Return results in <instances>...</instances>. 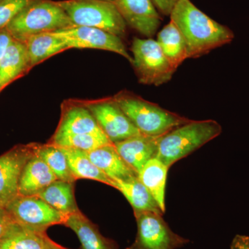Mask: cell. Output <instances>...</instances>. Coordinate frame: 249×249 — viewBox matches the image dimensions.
Returning <instances> with one entry per match:
<instances>
[{
	"label": "cell",
	"mask_w": 249,
	"mask_h": 249,
	"mask_svg": "<svg viewBox=\"0 0 249 249\" xmlns=\"http://www.w3.org/2000/svg\"><path fill=\"white\" fill-rule=\"evenodd\" d=\"M134 214L137 236L133 243L125 249H178L189 243L188 239L172 231L163 214L150 211Z\"/></svg>",
	"instance_id": "obj_8"
},
{
	"label": "cell",
	"mask_w": 249,
	"mask_h": 249,
	"mask_svg": "<svg viewBox=\"0 0 249 249\" xmlns=\"http://www.w3.org/2000/svg\"><path fill=\"white\" fill-rule=\"evenodd\" d=\"M83 102L112 143L142 134L113 97Z\"/></svg>",
	"instance_id": "obj_9"
},
{
	"label": "cell",
	"mask_w": 249,
	"mask_h": 249,
	"mask_svg": "<svg viewBox=\"0 0 249 249\" xmlns=\"http://www.w3.org/2000/svg\"><path fill=\"white\" fill-rule=\"evenodd\" d=\"M13 222L14 220L5 207L0 206V238Z\"/></svg>",
	"instance_id": "obj_31"
},
{
	"label": "cell",
	"mask_w": 249,
	"mask_h": 249,
	"mask_svg": "<svg viewBox=\"0 0 249 249\" xmlns=\"http://www.w3.org/2000/svg\"><path fill=\"white\" fill-rule=\"evenodd\" d=\"M49 143L63 148L75 149L89 152L98 147L112 143L104 133L100 134H54Z\"/></svg>",
	"instance_id": "obj_26"
},
{
	"label": "cell",
	"mask_w": 249,
	"mask_h": 249,
	"mask_svg": "<svg viewBox=\"0 0 249 249\" xmlns=\"http://www.w3.org/2000/svg\"><path fill=\"white\" fill-rule=\"evenodd\" d=\"M100 133L104 132L82 100H67L62 103L60 121L54 134Z\"/></svg>",
	"instance_id": "obj_13"
},
{
	"label": "cell",
	"mask_w": 249,
	"mask_h": 249,
	"mask_svg": "<svg viewBox=\"0 0 249 249\" xmlns=\"http://www.w3.org/2000/svg\"><path fill=\"white\" fill-rule=\"evenodd\" d=\"M65 215L80 211L74 196V183L56 180L37 195Z\"/></svg>",
	"instance_id": "obj_23"
},
{
	"label": "cell",
	"mask_w": 249,
	"mask_h": 249,
	"mask_svg": "<svg viewBox=\"0 0 249 249\" xmlns=\"http://www.w3.org/2000/svg\"><path fill=\"white\" fill-rule=\"evenodd\" d=\"M114 4L127 26L147 38L155 35L162 19L152 0H116Z\"/></svg>",
	"instance_id": "obj_12"
},
{
	"label": "cell",
	"mask_w": 249,
	"mask_h": 249,
	"mask_svg": "<svg viewBox=\"0 0 249 249\" xmlns=\"http://www.w3.org/2000/svg\"><path fill=\"white\" fill-rule=\"evenodd\" d=\"M169 168L155 157L148 160L138 174L142 181L153 196L163 213L165 212V188Z\"/></svg>",
	"instance_id": "obj_20"
},
{
	"label": "cell",
	"mask_w": 249,
	"mask_h": 249,
	"mask_svg": "<svg viewBox=\"0 0 249 249\" xmlns=\"http://www.w3.org/2000/svg\"><path fill=\"white\" fill-rule=\"evenodd\" d=\"M170 16L186 41L188 58H199L235 37L229 27L209 17L191 0H179Z\"/></svg>",
	"instance_id": "obj_1"
},
{
	"label": "cell",
	"mask_w": 249,
	"mask_h": 249,
	"mask_svg": "<svg viewBox=\"0 0 249 249\" xmlns=\"http://www.w3.org/2000/svg\"><path fill=\"white\" fill-rule=\"evenodd\" d=\"M103 1H109V2H111V3H115V1H116V0H103Z\"/></svg>",
	"instance_id": "obj_33"
},
{
	"label": "cell",
	"mask_w": 249,
	"mask_h": 249,
	"mask_svg": "<svg viewBox=\"0 0 249 249\" xmlns=\"http://www.w3.org/2000/svg\"><path fill=\"white\" fill-rule=\"evenodd\" d=\"M160 137L139 134L114 143L123 160L137 174L144 165L157 157Z\"/></svg>",
	"instance_id": "obj_14"
},
{
	"label": "cell",
	"mask_w": 249,
	"mask_h": 249,
	"mask_svg": "<svg viewBox=\"0 0 249 249\" xmlns=\"http://www.w3.org/2000/svg\"><path fill=\"white\" fill-rule=\"evenodd\" d=\"M0 249H67L54 242L46 232L36 231L14 221L0 238Z\"/></svg>",
	"instance_id": "obj_15"
},
{
	"label": "cell",
	"mask_w": 249,
	"mask_h": 249,
	"mask_svg": "<svg viewBox=\"0 0 249 249\" xmlns=\"http://www.w3.org/2000/svg\"><path fill=\"white\" fill-rule=\"evenodd\" d=\"M31 70L25 44L14 40L0 60V93Z\"/></svg>",
	"instance_id": "obj_19"
},
{
	"label": "cell",
	"mask_w": 249,
	"mask_h": 249,
	"mask_svg": "<svg viewBox=\"0 0 249 249\" xmlns=\"http://www.w3.org/2000/svg\"><path fill=\"white\" fill-rule=\"evenodd\" d=\"M73 26L97 28L124 37L127 24L115 4L103 0H62L57 1Z\"/></svg>",
	"instance_id": "obj_5"
},
{
	"label": "cell",
	"mask_w": 249,
	"mask_h": 249,
	"mask_svg": "<svg viewBox=\"0 0 249 249\" xmlns=\"http://www.w3.org/2000/svg\"><path fill=\"white\" fill-rule=\"evenodd\" d=\"M179 0H152L160 14L170 16L172 11Z\"/></svg>",
	"instance_id": "obj_29"
},
{
	"label": "cell",
	"mask_w": 249,
	"mask_h": 249,
	"mask_svg": "<svg viewBox=\"0 0 249 249\" xmlns=\"http://www.w3.org/2000/svg\"><path fill=\"white\" fill-rule=\"evenodd\" d=\"M39 145L36 142L20 144L0 156V206L5 207L18 196L22 170Z\"/></svg>",
	"instance_id": "obj_11"
},
{
	"label": "cell",
	"mask_w": 249,
	"mask_h": 249,
	"mask_svg": "<svg viewBox=\"0 0 249 249\" xmlns=\"http://www.w3.org/2000/svg\"><path fill=\"white\" fill-rule=\"evenodd\" d=\"M37 155L45 162L58 180L75 183L76 181L69 167L66 155L60 147L53 144H40Z\"/></svg>",
	"instance_id": "obj_27"
},
{
	"label": "cell",
	"mask_w": 249,
	"mask_h": 249,
	"mask_svg": "<svg viewBox=\"0 0 249 249\" xmlns=\"http://www.w3.org/2000/svg\"><path fill=\"white\" fill-rule=\"evenodd\" d=\"M231 249H249V236L236 235L232 241Z\"/></svg>",
	"instance_id": "obj_32"
},
{
	"label": "cell",
	"mask_w": 249,
	"mask_h": 249,
	"mask_svg": "<svg viewBox=\"0 0 249 249\" xmlns=\"http://www.w3.org/2000/svg\"><path fill=\"white\" fill-rule=\"evenodd\" d=\"M113 188L124 195L133 209L134 213L150 211L163 214L153 196L139 180L138 177L125 181L116 180L114 181Z\"/></svg>",
	"instance_id": "obj_22"
},
{
	"label": "cell",
	"mask_w": 249,
	"mask_h": 249,
	"mask_svg": "<svg viewBox=\"0 0 249 249\" xmlns=\"http://www.w3.org/2000/svg\"><path fill=\"white\" fill-rule=\"evenodd\" d=\"M86 153L93 164L113 181H125L138 177V174L123 160L114 143L103 145Z\"/></svg>",
	"instance_id": "obj_16"
},
{
	"label": "cell",
	"mask_w": 249,
	"mask_h": 249,
	"mask_svg": "<svg viewBox=\"0 0 249 249\" xmlns=\"http://www.w3.org/2000/svg\"><path fill=\"white\" fill-rule=\"evenodd\" d=\"M24 44L31 69L56 54L70 49L65 40L53 33L32 36Z\"/></svg>",
	"instance_id": "obj_21"
},
{
	"label": "cell",
	"mask_w": 249,
	"mask_h": 249,
	"mask_svg": "<svg viewBox=\"0 0 249 249\" xmlns=\"http://www.w3.org/2000/svg\"><path fill=\"white\" fill-rule=\"evenodd\" d=\"M34 0H0V29L7 27L14 18Z\"/></svg>",
	"instance_id": "obj_28"
},
{
	"label": "cell",
	"mask_w": 249,
	"mask_h": 249,
	"mask_svg": "<svg viewBox=\"0 0 249 249\" xmlns=\"http://www.w3.org/2000/svg\"><path fill=\"white\" fill-rule=\"evenodd\" d=\"M216 121L191 120L160 136L157 157L168 168L222 134Z\"/></svg>",
	"instance_id": "obj_2"
},
{
	"label": "cell",
	"mask_w": 249,
	"mask_h": 249,
	"mask_svg": "<svg viewBox=\"0 0 249 249\" xmlns=\"http://www.w3.org/2000/svg\"><path fill=\"white\" fill-rule=\"evenodd\" d=\"M113 98L144 135L160 137L191 121L127 90L116 93Z\"/></svg>",
	"instance_id": "obj_3"
},
{
	"label": "cell",
	"mask_w": 249,
	"mask_h": 249,
	"mask_svg": "<svg viewBox=\"0 0 249 249\" xmlns=\"http://www.w3.org/2000/svg\"><path fill=\"white\" fill-rule=\"evenodd\" d=\"M60 148L66 155L69 167L76 180L80 178L94 180L114 187V181L93 164L87 155L86 152L75 149Z\"/></svg>",
	"instance_id": "obj_25"
},
{
	"label": "cell",
	"mask_w": 249,
	"mask_h": 249,
	"mask_svg": "<svg viewBox=\"0 0 249 249\" xmlns=\"http://www.w3.org/2000/svg\"><path fill=\"white\" fill-rule=\"evenodd\" d=\"M14 39L6 28L0 29V60L4 57L6 51Z\"/></svg>",
	"instance_id": "obj_30"
},
{
	"label": "cell",
	"mask_w": 249,
	"mask_h": 249,
	"mask_svg": "<svg viewBox=\"0 0 249 249\" xmlns=\"http://www.w3.org/2000/svg\"><path fill=\"white\" fill-rule=\"evenodd\" d=\"M65 40L70 49H92L108 51L122 55L131 64L132 56L121 37L97 28L72 26L53 32Z\"/></svg>",
	"instance_id": "obj_10"
},
{
	"label": "cell",
	"mask_w": 249,
	"mask_h": 249,
	"mask_svg": "<svg viewBox=\"0 0 249 249\" xmlns=\"http://www.w3.org/2000/svg\"><path fill=\"white\" fill-rule=\"evenodd\" d=\"M65 226L78 236L82 249H119L116 242L104 237L97 226L80 211L70 214Z\"/></svg>",
	"instance_id": "obj_18"
},
{
	"label": "cell",
	"mask_w": 249,
	"mask_h": 249,
	"mask_svg": "<svg viewBox=\"0 0 249 249\" xmlns=\"http://www.w3.org/2000/svg\"><path fill=\"white\" fill-rule=\"evenodd\" d=\"M130 51L132 65L139 82L144 85L160 86L171 80L176 71L162 52L157 40L134 37Z\"/></svg>",
	"instance_id": "obj_6"
},
{
	"label": "cell",
	"mask_w": 249,
	"mask_h": 249,
	"mask_svg": "<svg viewBox=\"0 0 249 249\" xmlns=\"http://www.w3.org/2000/svg\"><path fill=\"white\" fill-rule=\"evenodd\" d=\"M157 42L172 66L178 67L188 58L186 41L178 28L172 21L159 32Z\"/></svg>",
	"instance_id": "obj_24"
},
{
	"label": "cell",
	"mask_w": 249,
	"mask_h": 249,
	"mask_svg": "<svg viewBox=\"0 0 249 249\" xmlns=\"http://www.w3.org/2000/svg\"><path fill=\"white\" fill-rule=\"evenodd\" d=\"M15 222L36 231L46 232L54 225H65L68 216L37 196L18 195L5 206Z\"/></svg>",
	"instance_id": "obj_7"
},
{
	"label": "cell",
	"mask_w": 249,
	"mask_h": 249,
	"mask_svg": "<svg viewBox=\"0 0 249 249\" xmlns=\"http://www.w3.org/2000/svg\"><path fill=\"white\" fill-rule=\"evenodd\" d=\"M71 19L57 1L34 0L8 24L14 40L24 42L32 36L72 27Z\"/></svg>",
	"instance_id": "obj_4"
},
{
	"label": "cell",
	"mask_w": 249,
	"mask_h": 249,
	"mask_svg": "<svg viewBox=\"0 0 249 249\" xmlns=\"http://www.w3.org/2000/svg\"><path fill=\"white\" fill-rule=\"evenodd\" d=\"M56 180L58 178L48 165L36 153L28 160L22 170L18 186V195L37 196Z\"/></svg>",
	"instance_id": "obj_17"
}]
</instances>
